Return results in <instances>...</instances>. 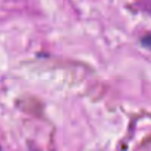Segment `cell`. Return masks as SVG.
Wrapping results in <instances>:
<instances>
[{"label":"cell","mask_w":151,"mask_h":151,"mask_svg":"<svg viewBox=\"0 0 151 151\" xmlns=\"http://www.w3.org/2000/svg\"><path fill=\"white\" fill-rule=\"evenodd\" d=\"M0 151H1V149H0Z\"/></svg>","instance_id":"cell-1"}]
</instances>
